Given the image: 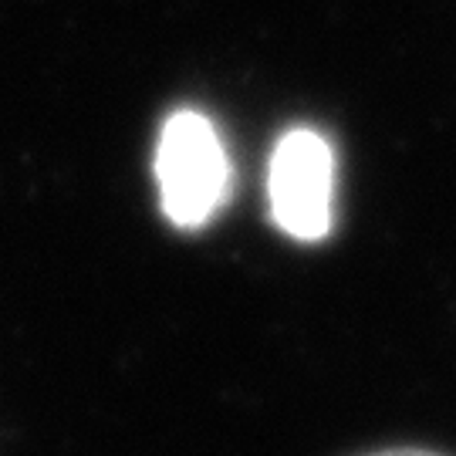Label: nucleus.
<instances>
[{
	"label": "nucleus",
	"mask_w": 456,
	"mask_h": 456,
	"mask_svg": "<svg viewBox=\"0 0 456 456\" xmlns=\"http://www.w3.org/2000/svg\"><path fill=\"white\" fill-rule=\"evenodd\" d=\"M156 183L166 220L180 230L207 227L227 207L233 166L220 132L203 112L180 109L163 122L156 146Z\"/></svg>",
	"instance_id": "obj_1"
},
{
	"label": "nucleus",
	"mask_w": 456,
	"mask_h": 456,
	"mask_svg": "<svg viewBox=\"0 0 456 456\" xmlns=\"http://www.w3.org/2000/svg\"><path fill=\"white\" fill-rule=\"evenodd\" d=\"M271 220L291 240L314 244L331 233L335 213V149L322 132L294 126L274 142L267 163Z\"/></svg>",
	"instance_id": "obj_2"
},
{
	"label": "nucleus",
	"mask_w": 456,
	"mask_h": 456,
	"mask_svg": "<svg viewBox=\"0 0 456 456\" xmlns=\"http://www.w3.org/2000/svg\"><path fill=\"white\" fill-rule=\"evenodd\" d=\"M369 456H440L429 450H386V453H369Z\"/></svg>",
	"instance_id": "obj_3"
}]
</instances>
